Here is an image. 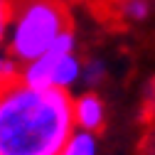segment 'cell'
Listing matches in <instances>:
<instances>
[{
	"label": "cell",
	"mask_w": 155,
	"mask_h": 155,
	"mask_svg": "<svg viewBox=\"0 0 155 155\" xmlns=\"http://www.w3.org/2000/svg\"><path fill=\"white\" fill-rule=\"evenodd\" d=\"M79 74H81L79 59H76L74 54H64L62 59H59V64H57V69H54L52 86H57V89H67V86H69Z\"/></svg>",
	"instance_id": "obj_4"
},
{
	"label": "cell",
	"mask_w": 155,
	"mask_h": 155,
	"mask_svg": "<svg viewBox=\"0 0 155 155\" xmlns=\"http://www.w3.org/2000/svg\"><path fill=\"white\" fill-rule=\"evenodd\" d=\"M15 32L10 54L15 62L27 64L49 49V45L69 25L67 10L59 0H10Z\"/></svg>",
	"instance_id": "obj_2"
},
{
	"label": "cell",
	"mask_w": 155,
	"mask_h": 155,
	"mask_svg": "<svg viewBox=\"0 0 155 155\" xmlns=\"http://www.w3.org/2000/svg\"><path fill=\"white\" fill-rule=\"evenodd\" d=\"M74 121L81 130L94 133L101 130L104 121H106V111H104V101L96 94H84L74 101Z\"/></svg>",
	"instance_id": "obj_3"
},
{
	"label": "cell",
	"mask_w": 155,
	"mask_h": 155,
	"mask_svg": "<svg viewBox=\"0 0 155 155\" xmlns=\"http://www.w3.org/2000/svg\"><path fill=\"white\" fill-rule=\"evenodd\" d=\"M10 17H12V3L10 0H0V42H3V35H5Z\"/></svg>",
	"instance_id": "obj_8"
},
{
	"label": "cell",
	"mask_w": 155,
	"mask_h": 155,
	"mask_svg": "<svg viewBox=\"0 0 155 155\" xmlns=\"http://www.w3.org/2000/svg\"><path fill=\"white\" fill-rule=\"evenodd\" d=\"M76 128L67 89L12 79L0 89V155H59Z\"/></svg>",
	"instance_id": "obj_1"
},
{
	"label": "cell",
	"mask_w": 155,
	"mask_h": 155,
	"mask_svg": "<svg viewBox=\"0 0 155 155\" xmlns=\"http://www.w3.org/2000/svg\"><path fill=\"white\" fill-rule=\"evenodd\" d=\"M126 15L130 17V20H145L148 17V3L145 0H128Z\"/></svg>",
	"instance_id": "obj_6"
},
{
	"label": "cell",
	"mask_w": 155,
	"mask_h": 155,
	"mask_svg": "<svg viewBox=\"0 0 155 155\" xmlns=\"http://www.w3.org/2000/svg\"><path fill=\"white\" fill-rule=\"evenodd\" d=\"M12 79H17L15 62H5V59H0V89H5Z\"/></svg>",
	"instance_id": "obj_7"
},
{
	"label": "cell",
	"mask_w": 155,
	"mask_h": 155,
	"mask_svg": "<svg viewBox=\"0 0 155 155\" xmlns=\"http://www.w3.org/2000/svg\"><path fill=\"white\" fill-rule=\"evenodd\" d=\"M59 155H96V140L94 135L81 130V133H74L71 140L67 143V148Z\"/></svg>",
	"instance_id": "obj_5"
},
{
	"label": "cell",
	"mask_w": 155,
	"mask_h": 155,
	"mask_svg": "<svg viewBox=\"0 0 155 155\" xmlns=\"http://www.w3.org/2000/svg\"><path fill=\"white\" fill-rule=\"evenodd\" d=\"M101 74H104V64H101V62H94V64H89V71H86V81H89V84H94V81L99 79Z\"/></svg>",
	"instance_id": "obj_9"
}]
</instances>
